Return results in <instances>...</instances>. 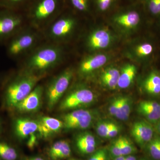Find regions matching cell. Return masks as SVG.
Returning <instances> with one entry per match:
<instances>
[{
    "mask_svg": "<svg viewBox=\"0 0 160 160\" xmlns=\"http://www.w3.org/2000/svg\"><path fill=\"white\" fill-rule=\"evenodd\" d=\"M45 77L22 69L11 73L1 91L3 108L12 111Z\"/></svg>",
    "mask_w": 160,
    "mask_h": 160,
    "instance_id": "1",
    "label": "cell"
},
{
    "mask_svg": "<svg viewBox=\"0 0 160 160\" xmlns=\"http://www.w3.org/2000/svg\"><path fill=\"white\" fill-rule=\"evenodd\" d=\"M65 53L62 45L50 42L39 45L23 60L22 69L46 76L47 72L62 62Z\"/></svg>",
    "mask_w": 160,
    "mask_h": 160,
    "instance_id": "2",
    "label": "cell"
},
{
    "mask_svg": "<svg viewBox=\"0 0 160 160\" xmlns=\"http://www.w3.org/2000/svg\"><path fill=\"white\" fill-rule=\"evenodd\" d=\"M66 7L65 0H32L23 12L28 26L42 33Z\"/></svg>",
    "mask_w": 160,
    "mask_h": 160,
    "instance_id": "3",
    "label": "cell"
},
{
    "mask_svg": "<svg viewBox=\"0 0 160 160\" xmlns=\"http://www.w3.org/2000/svg\"><path fill=\"white\" fill-rule=\"evenodd\" d=\"M76 13L66 6V9L42 33L48 42L66 44L76 30L78 20Z\"/></svg>",
    "mask_w": 160,
    "mask_h": 160,
    "instance_id": "4",
    "label": "cell"
},
{
    "mask_svg": "<svg viewBox=\"0 0 160 160\" xmlns=\"http://www.w3.org/2000/svg\"><path fill=\"white\" fill-rule=\"evenodd\" d=\"M42 33L26 26L5 44L7 56L14 60L26 57L39 46Z\"/></svg>",
    "mask_w": 160,
    "mask_h": 160,
    "instance_id": "5",
    "label": "cell"
},
{
    "mask_svg": "<svg viewBox=\"0 0 160 160\" xmlns=\"http://www.w3.org/2000/svg\"><path fill=\"white\" fill-rule=\"evenodd\" d=\"M142 2L131 3L125 7H118L112 12L110 21L116 27L124 33L135 30L142 20Z\"/></svg>",
    "mask_w": 160,
    "mask_h": 160,
    "instance_id": "6",
    "label": "cell"
},
{
    "mask_svg": "<svg viewBox=\"0 0 160 160\" xmlns=\"http://www.w3.org/2000/svg\"><path fill=\"white\" fill-rule=\"evenodd\" d=\"M74 74L72 67H68L55 76L44 88L46 106L49 111L52 110L63 97Z\"/></svg>",
    "mask_w": 160,
    "mask_h": 160,
    "instance_id": "7",
    "label": "cell"
},
{
    "mask_svg": "<svg viewBox=\"0 0 160 160\" xmlns=\"http://www.w3.org/2000/svg\"><path fill=\"white\" fill-rule=\"evenodd\" d=\"M24 12L0 8V44H5L26 26Z\"/></svg>",
    "mask_w": 160,
    "mask_h": 160,
    "instance_id": "8",
    "label": "cell"
},
{
    "mask_svg": "<svg viewBox=\"0 0 160 160\" xmlns=\"http://www.w3.org/2000/svg\"><path fill=\"white\" fill-rule=\"evenodd\" d=\"M62 99L58 106L59 111L74 110L90 106L95 100V95L88 87L79 85L66 93Z\"/></svg>",
    "mask_w": 160,
    "mask_h": 160,
    "instance_id": "9",
    "label": "cell"
},
{
    "mask_svg": "<svg viewBox=\"0 0 160 160\" xmlns=\"http://www.w3.org/2000/svg\"><path fill=\"white\" fill-rule=\"evenodd\" d=\"M62 119L66 130H85L92 125L94 113L88 109H76L63 115Z\"/></svg>",
    "mask_w": 160,
    "mask_h": 160,
    "instance_id": "10",
    "label": "cell"
},
{
    "mask_svg": "<svg viewBox=\"0 0 160 160\" xmlns=\"http://www.w3.org/2000/svg\"><path fill=\"white\" fill-rule=\"evenodd\" d=\"M114 35L109 29L97 28L87 35L85 44L89 52H95L110 47L114 42Z\"/></svg>",
    "mask_w": 160,
    "mask_h": 160,
    "instance_id": "11",
    "label": "cell"
},
{
    "mask_svg": "<svg viewBox=\"0 0 160 160\" xmlns=\"http://www.w3.org/2000/svg\"><path fill=\"white\" fill-rule=\"evenodd\" d=\"M108 54L94 53L83 58L79 64L77 72L80 77L86 78L105 66L109 61Z\"/></svg>",
    "mask_w": 160,
    "mask_h": 160,
    "instance_id": "12",
    "label": "cell"
},
{
    "mask_svg": "<svg viewBox=\"0 0 160 160\" xmlns=\"http://www.w3.org/2000/svg\"><path fill=\"white\" fill-rule=\"evenodd\" d=\"M44 87L38 84L27 97L15 107L12 112L24 113L38 111L42 104Z\"/></svg>",
    "mask_w": 160,
    "mask_h": 160,
    "instance_id": "13",
    "label": "cell"
},
{
    "mask_svg": "<svg viewBox=\"0 0 160 160\" xmlns=\"http://www.w3.org/2000/svg\"><path fill=\"white\" fill-rule=\"evenodd\" d=\"M11 128L12 134L16 138L26 139L38 132V121L29 118L15 117L12 121Z\"/></svg>",
    "mask_w": 160,
    "mask_h": 160,
    "instance_id": "14",
    "label": "cell"
},
{
    "mask_svg": "<svg viewBox=\"0 0 160 160\" xmlns=\"http://www.w3.org/2000/svg\"><path fill=\"white\" fill-rule=\"evenodd\" d=\"M38 132L40 138H48L60 132L64 128L62 120L49 116H42L37 119Z\"/></svg>",
    "mask_w": 160,
    "mask_h": 160,
    "instance_id": "15",
    "label": "cell"
},
{
    "mask_svg": "<svg viewBox=\"0 0 160 160\" xmlns=\"http://www.w3.org/2000/svg\"><path fill=\"white\" fill-rule=\"evenodd\" d=\"M153 128L150 123L141 120L132 125L131 134L135 142L141 146H144L150 142L153 137Z\"/></svg>",
    "mask_w": 160,
    "mask_h": 160,
    "instance_id": "16",
    "label": "cell"
},
{
    "mask_svg": "<svg viewBox=\"0 0 160 160\" xmlns=\"http://www.w3.org/2000/svg\"><path fill=\"white\" fill-rule=\"evenodd\" d=\"M75 144L78 151L84 154L94 152L96 147V142L94 136L88 132L78 135L76 138Z\"/></svg>",
    "mask_w": 160,
    "mask_h": 160,
    "instance_id": "17",
    "label": "cell"
},
{
    "mask_svg": "<svg viewBox=\"0 0 160 160\" xmlns=\"http://www.w3.org/2000/svg\"><path fill=\"white\" fill-rule=\"evenodd\" d=\"M120 71L114 66L105 68L100 76V82L102 86L107 89H113L117 88Z\"/></svg>",
    "mask_w": 160,
    "mask_h": 160,
    "instance_id": "18",
    "label": "cell"
},
{
    "mask_svg": "<svg viewBox=\"0 0 160 160\" xmlns=\"http://www.w3.org/2000/svg\"><path fill=\"white\" fill-rule=\"evenodd\" d=\"M137 72V69L134 64L127 63L122 67L120 71L118 88L125 89L131 86Z\"/></svg>",
    "mask_w": 160,
    "mask_h": 160,
    "instance_id": "19",
    "label": "cell"
},
{
    "mask_svg": "<svg viewBox=\"0 0 160 160\" xmlns=\"http://www.w3.org/2000/svg\"><path fill=\"white\" fill-rule=\"evenodd\" d=\"M71 150L69 142L66 140H60L55 142L49 148L48 155L51 160H61L69 158Z\"/></svg>",
    "mask_w": 160,
    "mask_h": 160,
    "instance_id": "20",
    "label": "cell"
},
{
    "mask_svg": "<svg viewBox=\"0 0 160 160\" xmlns=\"http://www.w3.org/2000/svg\"><path fill=\"white\" fill-rule=\"evenodd\" d=\"M66 6L77 14L90 15L93 11L92 0H65Z\"/></svg>",
    "mask_w": 160,
    "mask_h": 160,
    "instance_id": "21",
    "label": "cell"
},
{
    "mask_svg": "<svg viewBox=\"0 0 160 160\" xmlns=\"http://www.w3.org/2000/svg\"><path fill=\"white\" fill-rule=\"evenodd\" d=\"M143 89L151 95L160 93V76L155 72L149 73L143 82Z\"/></svg>",
    "mask_w": 160,
    "mask_h": 160,
    "instance_id": "22",
    "label": "cell"
},
{
    "mask_svg": "<svg viewBox=\"0 0 160 160\" xmlns=\"http://www.w3.org/2000/svg\"><path fill=\"white\" fill-rule=\"evenodd\" d=\"M120 0H92L93 11L98 14L112 12L118 6Z\"/></svg>",
    "mask_w": 160,
    "mask_h": 160,
    "instance_id": "23",
    "label": "cell"
},
{
    "mask_svg": "<svg viewBox=\"0 0 160 160\" xmlns=\"http://www.w3.org/2000/svg\"><path fill=\"white\" fill-rule=\"evenodd\" d=\"M18 152L13 145L6 140L0 139V160H17Z\"/></svg>",
    "mask_w": 160,
    "mask_h": 160,
    "instance_id": "24",
    "label": "cell"
},
{
    "mask_svg": "<svg viewBox=\"0 0 160 160\" xmlns=\"http://www.w3.org/2000/svg\"><path fill=\"white\" fill-rule=\"evenodd\" d=\"M153 49L151 43L145 42L135 46L131 50V54L138 59H145L152 54Z\"/></svg>",
    "mask_w": 160,
    "mask_h": 160,
    "instance_id": "25",
    "label": "cell"
},
{
    "mask_svg": "<svg viewBox=\"0 0 160 160\" xmlns=\"http://www.w3.org/2000/svg\"><path fill=\"white\" fill-rule=\"evenodd\" d=\"M132 100L128 97H119L118 109L115 117L122 121L129 118L131 112Z\"/></svg>",
    "mask_w": 160,
    "mask_h": 160,
    "instance_id": "26",
    "label": "cell"
},
{
    "mask_svg": "<svg viewBox=\"0 0 160 160\" xmlns=\"http://www.w3.org/2000/svg\"><path fill=\"white\" fill-rule=\"evenodd\" d=\"M32 0H0V8L24 12Z\"/></svg>",
    "mask_w": 160,
    "mask_h": 160,
    "instance_id": "27",
    "label": "cell"
},
{
    "mask_svg": "<svg viewBox=\"0 0 160 160\" xmlns=\"http://www.w3.org/2000/svg\"><path fill=\"white\" fill-rule=\"evenodd\" d=\"M145 11L155 17L160 16V0H142Z\"/></svg>",
    "mask_w": 160,
    "mask_h": 160,
    "instance_id": "28",
    "label": "cell"
},
{
    "mask_svg": "<svg viewBox=\"0 0 160 160\" xmlns=\"http://www.w3.org/2000/svg\"><path fill=\"white\" fill-rule=\"evenodd\" d=\"M150 156L155 160H160V137L155 136L147 144Z\"/></svg>",
    "mask_w": 160,
    "mask_h": 160,
    "instance_id": "29",
    "label": "cell"
},
{
    "mask_svg": "<svg viewBox=\"0 0 160 160\" xmlns=\"http://www.w3.org/2000/svg\"><path fill=\"white\" fill-rule=\"evenodd\" d=\"M119 139L122 155L127 156L136 152L137 149L134 145L128 138L121 137L119 138Z\"/></svg>",
    "mask_w": 160,
    "mask_h": 160,
    "instance_id": "30",
    "label": "cell"
},
{
    "mask_svg": "<svg viewBox=\"0 0 160 160\" xmlns=\"http://www.w3.org/2000/svg\"><path fill=\"white\" fill-rule=\"evenodd\" d=\"M137 109H145L160 113V103L152 101H142L139 103Z\"/></svg>",
    "mask_w": 160,
    "mask_h": 160,
    "instance_id": "31",
    "label": "cell"
},
{
    "mask_svg": "<svg viewBox=\"0 0 160 160\" xmlns=\"http://www.w3.org/2000/svg\"><path fill=\"white\" fill-rule=\"evenodd\" d=\"M112 122H99L96 126V131L99 136L102 138H107L109 128L111 126Z\"/></svg>",
    "mask_w": 160,
    "mask_h": 160,
    "instance_id": "32",
    "label": "cell"
},
{
    "mask_svg": "<svg viewBox=\"0 0 160 160\" xmlns=\"http://www.w3.org/2000/svg\"><path fill=\"white\" fill-rule=\"evenodd\" d=\"M109 151H110L111 155L114 158L122 155L121 149H120L119 138L112 143L110 148H109Z\"/></svg>",
    "mask_w": 160,
    "mask_h": 160,
    "instance_id": "33",
    "label": "cell"
},
{
    "mask_svg": "<svg viewBox=\"0 0 160 160\" xmlns=\"http://www.w3.org/2000/svg\"><path fill=\"white\" fill-rule=\"evenodd\" d=\"M88 160H107V152L104 149H99L91 156Z\"/></svg>",
    "mask_w": 160,
    "mask_h": 160,
    "instance_id": "34",
    "label": "cell"
},
{
    "mask_svg": "<svg viewBox=\"0 0 160 160\" xmlns=\"http://www.w3.org/2000/svg\"><path fill=\"white\" fill-rule=\"evenodd\" d=\"M39 138H40L38 132L30 135L27 138V145L29 149H32L37 146L38 141Z\"/></svg>",
    "mask_w": 160,
    "mask_h": 160,
    "instance_id": "35",
    "label": "cell"
},
{
    "mask_svg": "<svg viewBox=\"0 0 160 160\" xmlns=\"http://www.w3.org/2000/svg\"><path fill=\"white\" fill-rule=\"evenodd\" d=\"M119 103V97H118L115 98L110 104L109 107V112L111 116L115 117L118 109Z\"/></svg>",
    "mask_w": 160,
    "mask_h": 160,
    "instance_id": "36",
    "label": "cell"
},
{
    "mask_svg": "<svg viewBox=\"0 0 160 160\" xmlns=\"http://www.w3.org/2000/svg\"><path fill=\"white\" fill-rule=\"evenodd\" d=\"M119 132V127L114 123H112L107 138H113L118 135Z\"/></svg>",
    "mask_w": 160,
    "mask_h": 160,
    "instance_id": "37",
    "label": "cell"
},
{
    "mask_svg": "<svg viewBox=\"0 0 160 160\" xmlns=\"http://www.w3.org/2000/svg\"><path fill=\"white\" fill-rule=\"evenodd\" d=\"M11 73L7 72H0V91L2 89L3 86L8 79Z\"/></svg>",
    "mask_w": 160,
    "mask_h": 160,
    "instance_id": "38",
    "label": "cell"
},
{
    "mask_svg": "<svg viewBox=\"0 0 160 160\" xmlns=\"http://www.w3.org/2000/svg\"><path fill=\"white\" fill-rule=\"evenodd\" d=\"M4 131V122L2 117L0 116V136L2 134Z\"/></svg>",
    "mask_w": 160,
    "mask_h": 160,
    "instance_id": "39",
    "label": "cell"
},
{
    "mask_svg": "<svg viewBox=\"0 0 160 160\" xmlns=\"http://www.w3.org/2000/svg\"><path fill=\"white\" fill-rule=\"evenodd\" d=\"M26 160H44L42 158L40 157L39 156L32 157L30 158H29L28 159Z\"/></svg>",
    "mask_w": 160,
    "mask_h": 160,
    "instance_id": "40",
    "label": "cell"
},
{
    "mask_svg": "<svg viewBox=\"0 0 160 160\" xmlns=\"http://www.w3.org/2000/svg\"><path fill=\"white\" fill-rule=\"evenodd\" d=\"M124 160H137L136 158L133 156L128 155L126 156V158Z\"/></svg>",
    "mask_w": 160,
    "mask_h": 160,
    "instance_id": "41",
    "label": "cell"
},
{
    "mask_svg": "<svg viewBox=\"0 0 160 160\" xmlns=\"http://www.w3.org/2000/svg\"><path fill=\"white\" fill-rule=\"evenodd\" d=\"M126 156H120L114 158L113 160H124L126 158Z\"/></svg>",
    "mask_w": 160,
    "mask_h": 160,
    "instance_id": "42",
    "label": "cell"
},
{
    "mask_svg": "<svg viewBox=\"0 0 160 160\" xmlns=\"http://www.w3.org/2000/svg\"><path fill=\"white\" fill-rule=\"evenodd\" d=\"M130 3L136 2H141L142 0H127Z\"/></svg>",
    "mask_w": 160,
    "mask_h": 160,
    "instance_id": "43",
    "label": "cell"
},
{
    "mask_svg": "<svg viewBox=\"0 0 160 160\" xmlns=\"http://www.w3.org/2000/svg\"><path fill=\"white\" fill-rule=\"evenodd\" d=\"M158 124V126H157V128L158 129V131L159 132H160V120L157 123Z\"/></svg>",
    "mask_w": 160,
    "mask_h": 160,
    "instance_id": "44",
    "label": "cell"
},
{
    "mask_svg": "<svg viewBox=\"0 0 160 160\" xmlns=\"http://www.w3.org/2000/svg\"></svg>",
    "mask_w": 160,
    "mask_h": 160,
    "instance_id": "45",
    "label": "cell"
}]
</instances>
